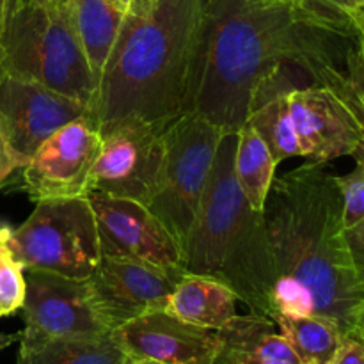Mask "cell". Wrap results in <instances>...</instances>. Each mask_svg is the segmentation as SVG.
<instances>
[{"instance_id": "obj_17", "label": "cell", "mask_w": 364, "mask_h": 364, "mask_svg": "<svg viewBox=\"0 0 364 364\" xmlns=\"http://www.w3.org/2000/svg\"><path fill=\"white\" fill-rule=\"evenodd\" d=\"M276 323L259 315H237L219 331L220 350L215 363L224 359L247 358L270 364H304Z\"/></svg>"}, {"instance_id": "obj_23", "label": "cell", "mask_w": 364, "mask_h": 364, "mask_svg": "<svg viewBox=\"0 0 364 364\" xmlns=\"http://www.w3.org/2000/svg\"><path fill=\"white\" fill-rule=\"evenodd\" d=\"M343 196L345 230L364 219V156L358 159V167L345 176H336Z\"/></svg>"}, {"instance_id": "obj_29", "label": "cell", "mask_w": 364, "mask_h": 364, "mask_svg": "<svg viewBox=\"0 0 364 364\" xmlns=\"http://www.w3.org/2000/svg\"><path fill=\"white\" fill-rule=\"evenodd\" d=\"M16 4L18 0H0V39H2L4 31L7 27V21H9Z\"/></svg>"}, {"instance_id": "obj_16", "label": "cell", "mask_w": 364, "mask_h": 364, "mask_svg": "<svg viewBox=\"0 0 364 364\" xmlns=\"http://www.w3.org/2000/svg\"><path fill=\"white\" fill-rule=\"evenodd\" d=\"M237 302L233 290L220 281L185 272L164 309L188 323L220 331L237 316Z\"/></svg>"}, {"instance_id": "obj_2", "label": "cell", "mask_w": 364, "mask_h": 364, "mask_svg": "<svg viewBox=\"0 0 364 364\" xmlns=\"http://www.w3.org/2000/svg\"><path fill=\"white\" fill-rule=\"evenodd\" d=\"M263 215L276 272V316H322L348 336L364 287L345 238L336 176L323 164L308 162L274 178Z\"/></svg>"}, {"instance_id": "obj_22", "label": "cell", "mask_w": 364, "mask_h": 364, "mask_svg": "<svg viewBox=\"0 0 364 364\" xmlns=\"http://www.w3.org/2000/svg\"><path fill=\"white\" fill-rule=\"evenodd\" d=\"M27 281L25 269L11 252V247L0 258V316H9L23 308Z\"/></svg>"}, {"instance_id": "obj_7", "label": "cell", "mask_w": 364, "mask_h": 364, "mask_svg": "<svg viewBox=\"0 0 364 364\" xmlns=\"http://www.w3.org/2000/svg\"><path fill=\"white\" fill-rule=\"evenodd\" d=\"M9 247L25 270L75 279H89L102 259L98 226L85 196L36 203L28 219L11 233Z\"/></svg>"}, {"instance_id": "obj_12", "label": "cell", "mask_w": 364, "mask_h": 364, "mask_svg": "<svg viewBox=\"0 0 364 364\" xmlns=\"http://www.w3.org/2000/svg\"><path fill=\"white\" fill-rule=\"evenodd\" d=\"M100 235L102 256L137 259L164 269L183 270V251L167 228L134 199L85 192Z\"/></svg>"}, {"instance_id": "obj_36", "label": "cell", "mask_w": 364, "mask_h": 364, "mask_svg": "<svg viewBox=\"0 0 364 364\" xmlns=\"http://www.w3.org/2000/svg\"><path fill=\"white\" fill-rule=\"evenodd\" d=\"M128 364H160V363L149 361V359H130L128 358Z\"/></svg>"}, {"instance_id": "obj_5", "label": "cell", "mask_w": 364, "mask_h": 364, "mask_svg": "<svg viewBox=\"0 0 364 364\" xmlns=\"http://www.w3.org/2000/svg\"><path fill=\"white\" fill-rule=\"evenodd\" d=\"M0 66L87 105L98 87L71 6L53 9L18 2L0 39Z\"/></svg>"}, {"instance_id": "obj_18", "label": "cell", "mask_w": 364, "mask_h": 364, "mask_svg": "<svg viewBox=\"0 0 364 364\" xmlns=\"http://www.w3.org/2000/svg\"><path fill=\"white\" fill-rule=\"evenodd\" d=\"M71 13L82 48L98 82L123 27L124 13L117 0H73Z\"/></svg>"}, {"instance_id": "obj_35", "label": "cell", "mask_w": 364, "mask_h": 364, "mask_svg": "<svg viewBox=\"0 0 364 364\" xmlns=\"http://www.w3.org/2000/svg\"><path fill=\"white\" fill-rule=\"evenodd\" d=\"M352 21H354L355 28H358L359 36L364 39V9L359 11V13L352 14Z\"/></svg>"}, {"instance_id": "obj_26", "label": "cell", "mask_w": 364, "mask_h": 364, "mask_svg": "<svg viewBox=\"0 0 364 364\" xmlns=\"http://www.w3.org/2000/svg\"><path fill=\"white\" fill-rule=\"evenodd\" d=\"M331 364H364V343L354 336H345Z\"/></svg>"}, {"instance_id": "obj_34", "label": "cell", "mask_w": 364, "mask_h": 364, "mask_svg": "<svg viewBox=\"0 0 364 364\" xmlns=\"http://www.w3.org/2000/svg\"><path fill=\"white\" fill-rule=\"evenodd\" d=\"M215 364H270V363L256 361V359H247V358H233V359H224V361H219Z\"/></svg>"}, {"instance_id": "obj_27", "label": "cell", "mask_w": 364, "mask_h": 364, "mask_svg": "<svg viewBox=\"0 0 364 364\" xmlns=\"http://www.w3.org/2000/svg\"><path fill=\"white\" fill-rule=\"evenodd\" d=\"M124 16L148 18L155 13L159 0H117Z\"/></svg>"}, {"instance_id": "obj_13", "label": "cell", "mask_w": 364, "mask_h": 364, "mask_svg": "<svg viewBox=\"0 0 364 364\" xmlns=\"http://www.w3.org/2000/svg\"><path fill=\"white\" fill-rule=\"evenodd\" d=\"M87 110V103L9 73L0 66V121L21 167L53 132L84 116Z\"/></svg>"}, {"instance_id": "obj_25", "label": "cell", "mask_w": 364, "mask_h": 364, "mask_svg": "<svg viewBox=\"0 0 364 364\" xmlns=\"http://www.w3.org/2000/svg\"><path fill=\"white\" fill-rule=\"evenodd\" d=\"M16 169H21V162L11 148L2 121H0V188L7 183V178Z\"/></svg>"}, {"instance_id": "obj_9", "label": "cell", "mask_w": 364, "mask_h": 364, "mask_svg": "<svg viewBox=\"0 0 364 364\" xmlns=\"http://www.w3.org/2000/svg\"><path fill=\"white\" fill-rule=\"evenodd\" d=\"M102 149V127L91 109L41 142L21 167V187L32 201L80 198Z\"/></svg>"}, {"instance_id": "obj_33", "label": "cell", "mask_w": 364, "mask_h": 364, "mask_svg": "<svg viewBox=\"0 0 364 364\" xmlns=\"http://www.w3.org/2000/svg\"><path fill=\"white\" fill-rule=\"evenodd\" d=\"M21 338V333H16V334H0V350H4V348H7L9 345L16 343V341H20Z\"/></svg>"}, {"instance_id": "obj_37", "label": "cell", "mask_w": 364, "mask_h": 364, "mask_svg": "<svg viewBox=\"0 0 364 364\" xmlns=\"http://www.w3.org/2000/svg\"><path fill=\"white\" fill-rule=\"evenodd\" d=\"M124 364H128V358H127V361H124Z\"/></svg>"}, {"instance_id": "obj_4", "label": "cell", "mask_w": 364, "mask_h": 364, "mask_svg": "<svg viewBox=\"0 0 364 364\" xmlns=\"http://www.w3.org/2000/svg\"><path fill=\"white\" fill-rule=\"evenodd\" d=\"M237 134H224L208 187L183 245V270L233 290L252 315L274 322L272 251L263 212H256L235 176Z\"/></svg>"}, {"instance_id": "obj_24", "label": "cell", "mask_w": 364, "mask_h": 364, "mask_svg": "<svg viewBox=\"0 0 364 364\" xmlns=\"http://www.w3.org/2000/svg\"><path fill=\"white\" fill-rule=\"evenodd\" d=\"M345 238H347L348 251H350V258L352 263H354L358 279L364 287V219L359 220L352 228H347Z\"/></svg>"}, {"instance_id": "obj_31", "label": "cell", "mask_w": 364, "mask_h": 364, "mask_svg": "<svg viewBox=\"0 0 364 364\" xmlns=\"http://www.w3.org/2000/svg\"><path fill=\"white\" fill-rule=\"evenodd\" d=\"M18 2H28V4H36V6L63 9V7L71 6V2H73V0H18Z\"/></svg>"}, {"instance_id": "obj_28", "label": "cell", "mask_w": 364, "mask_h": 364, "mask_svg": "<svg viewBox=\"0 0 364 364\" xmlns=\"http://www.w3.org/2000/svg\"><path fill=\"white\" fill-rule=\"evenodd\" d=\"M318 2L326 4L331 9L340 11V13L347 14L352 18V14L359 13L364 9V0H318Z\"/></svg>"}, {"instance_id": "obj_6", "label": "cell", "mask_w": 364, "mask_h": 364, "mask_svg": "<svg viewBox=\"0 0 364 364\" xmlns=\"http://www.w3.org/2000/svg\"><path fill=\"white\" fill-rule=\"evenodd\" d=\"M224 132L198 112H185L166 127V159L159 185L146 206L176 238L181 251L208 187Z\"/></svg>"}, {"instance_id": "obj_11", "label": "cell", "mask_w": 364, "mask_h": 364, "mask_svg": "<svg viewBox=\"0 0 364 364\" xmlns=\"http://www.w3.org/2000/svg\"><path fill=\"white\" fill-rule=\"evenodd\" d=\"M185 270L164 269L137 259L102 256L89 276L92 302L110 331L146 313L164 309Z\"/></svg>"}, {"instance_id": "obj_32", "label": "cell", "mask_w": 364, "mask_h": 364, "mask_svg": "<svg viewBox=\"0 0 364 364\" xmlns=\"http://www.w3.org/2000/svg\"><path fill=\"white\" fill-rule=\"evenodd\" d=\"M13 230L9 226H0V258L6 252V249H9V238Z\"/></svg>"}, {"instance_id": "obj_30", "label": "cell", "mask_w": 364, "mask_h": 364, "mask_svg": "<svg viewBox=\"0 0 364 364\" xmlns=\"http://www.w3.org/2000/svg\"><path fill=\"white\" fill-rule=\"evenodd\" d=\"M348 336L358 338L359 341H363L364 343V302L361 304V308H359L358 316H355L354 327H352V333L348 334Z\"/></svg>"}, {"instance_id": "obj_10", "label": "cell", "mask_w": 364, "mask_h": 364, "mask_svg": "<svg viewBox=\"0 0 364 364\" xmlns=\"http://www.w3.org/2000/svg\"><path fill=\"white\" fill-rule=\"evenodd\" d=\"M23 340H96L112 331L102 322L87 279L25 270Z\"/></svg>"}, {"instance_id": "obj_21", "label": "cell", "mask_w": 364, "mask_h": 364, "mask_svg": "<svg viewBox=\"0 0 364 364\" xmlns=\"http://www.w3.org/2000/svg\"><path fill=\"white\" fill-rule=\"evenodd\" d=\"M276 326L304 364H331L345 334L322 316L277 315Z\"/></svg>"}, {"instance_id": "obj_20", "label": "cell", "mask_w": 364, "mask_h": 364, "mask_svg": "<svg viewBox=\"0 0 364 364\" xmlns=\"http://www.w3.org/2000/svg\"><path fill=\"white\" fill-rule=\"evenodd\" d=\"M238 141L235 149V176L245 199L256 212H263L267 198L279 166L272 151L258 132L245 123L237 132Z\"/></svg>"}, {"instance_id": "obj_14", "label": "cell", "mask_w": 364, "mask_h": 364, "mask_svg": "<svg viewBox=\"0 0 364 364\" xmlns=\"http://www.w3.org/2000/svg\"><path fill=\"white\" fill-rule=\"evenodd\" d=\"M288 109L302 148L313 164L364 153V132L343 96L327 85H299L288 92Z\"/></svg>"}, {"instance_id": "obj_8", "label": "cell", "mask_w": 364, "mask_h": 364, "mask_svg": "<svg viewBox=\"0 0 364 364\" xmlns=\"http://www.w3.org/2000/svg\"><path fill=\"white\" fill-rule=\"evenodd\" d=\"M167 124L135 116L103 124L102 149L92 166L87 191L148 205L166 159Z\"/></svg>"}, {"instance_id": "obj_3", "label": "cell", "mask_w": 364, "mask_h": 364, "mask_svg": "<svg viewBox=\"0 0 364 364\" xmlns=\"http://www.w3.org/2000/svg\"><path fill=\"white\" fill-rule=\"evenodd\" d=\"M205 2L159 0L151 16H124L89 105L100 127L127 116L167 124L188 112Z\"/></svg>"}, {"instance_id": "obj_15", "label": "cell", "mask_w": 364, "mask_h": 364, "mask_svg": "<svg viewBox=\"0 0 364 364\" xmlns=\"http://www.w3.org/2000/svg\"><path fill=\"white\" fill-rule=\"evenodd\" d=\"M124 355L160 364H215L219 331L194 326L166 309L146 313L110 333Z\"/></svg>"}, {"instance_id": "obj_1", "label": "cell", "mask_w": 364, "mask_h": 364, "mask_svg": "<svg viewBox=\"0 0 364 364\" xmlns=\"http://www.w3.org/2000/svg\"><path fill=\"white\" fill-rule=\"evenodd\" d=\"M355 36L350 16L318 0H206L188 112L237 134L265 78L295 64L316 84Z\"/></svg>"}, {"instance_id": "obj_19", "label": "cell", "mask_w": 364, "mask_h": 364, "mask_svg": "<svg viewBox=\"0 0 364 364\" xmlns=\"http://www.w3.org/2000/svg\"><path fill=\"white\" fill-rule=\"evenodd\" d=\"M127 355L112 336L96 340H23L16 364H124Z\"/></svg>"}]
</instances>
